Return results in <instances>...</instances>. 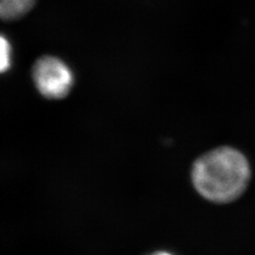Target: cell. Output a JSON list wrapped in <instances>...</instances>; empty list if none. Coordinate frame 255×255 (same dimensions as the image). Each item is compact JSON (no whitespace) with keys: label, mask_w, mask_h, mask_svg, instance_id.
<instances>
[{"label":"cell","mask_w":255,"mask_h":255,"mask_svg":"<svg viewBox=\"0 0 255 255\" xmlns=\"http://www.w3.org/2000/svg\"><path fill=\"white\" fill-rule=\"evenodd\" d=\"M1 72L9 70L11 63V46L4 36L1 37Z\"/></svg>","instance_id":"4"},{"label":"cell","mask_w":255,"mask_h":255,"mask_svg":"<svg viewBox=\"0 0 255 255\" xmlns=\"http://www.w3.org/2000/svg\"><path fill=\"white\" fill-rule=\"evenodd\" d=\"M35 4V0H0V15L6 21L23 17Z\"/></svg>","instance_id":"3"},{"label":"cell","mask_w":255,"mask_h":255,"mask_svg":"<svg viewBox=\"0 0 255 255\" xmlns=\"http://www.w3.org/2000/svg\"><path fill=\"white\" fill-rule=\"evenodd\" d=\"M174 255L173 254H171V253H168V252H163V251H161V252H156L154 254H152V255Z\"/></svg>","instance_id":"5"},{"label":"cell","mask_w":255,"mask_h":255,"mask_svg":"<svg viewBox=\"0 0 255 255\" xmlns=\"http://www.w3.org/2000/svg\"><path fill=\"white\" fill-rule=\"evenodd\" d=\"M32 79L38 92L47 100L64 99L72 89V70L61 59L43 56L32 67Z\"/></svg>","instance_id":"2"},{"label":"cell","mask_w":255,"mask_h":255,"mask_svg":"<svg viewBox=\"0 0 255 255\" xmlns=\"http://www.w3.org/2000/svg\"><path fill=\"white\" fill-rule=\"evenodd\" d=\"M191 179L195 189L205 200L230 203L246 190L251 168L240 151L222 146L202 155L195 162Z\"/></svg>","instance_id":"1"}]
</instances>
